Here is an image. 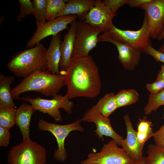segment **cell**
I'll return each instance as SVG.
<instances>
[{
	"label": "cell",
	"mask_w": 164,
	"mask_h": 164,
	"mask_svg": "<svg viewBox=\"0 0 164 164\" xmlns=\"http://www.w3.org/2000/svg\"><path fill=\"white\" fill-rule=\"evenodd\" d=\"M63 75L67 87L66 96L69 99L77 97L93 98L101 92V83L98 68L92 56L72 58Z\"/></svg>",
	"instance_id": "cell-1"
},
{
	"label": "cell",
	"mask_w": 164,
	"mask_h": 164,
	"mask_svg": "<svg viewBox=\"0 0 164 164\" xmlns=\"http://www.w3.org/2000/svg\"><path fill=\"white\" fill-rule=\"evenodd\" d=\"M64 85V77L54 74L47 70L35 72L23 78L16 86L11 89L13 99H20V95L29 91L38 92L46 97L56 95Z\"/></svg>",
	"instance_id": "cell-2"
},
{
	"label": "cell",
	"mask_w": 164,
	"mask_h": 164,
	"mask_svg": "<svg viewBox=\"0 0 164 164\" xmlns=\"http://www.w3.org/2000/svg\"><path fill=\"white\" fill-rule=\"evenodd\" d=\"M47 49L40 43L33 47L19 52L9 62L7 67L15 76L24 78L37 71L47 69Z\"/></svg>",
	"instance_id": "cell-3"
},
{
	"label": "cell",
	"mask_w": 164,
	"mask_h": 164,
	"mask_svg": "<svg viewBox=\"0 0 164 164\" xmlns=\"http://www.w3.org/2000/svg\"><path fill=\"white\" fill-rule=\"evenodd\" d=\"M142 27L136 31L121 29L113 24L104 35L119 43L129 45L141 52L144 53L148 44H151V36L146 14L144 13Z\"/></svg>",
	"instance_id": "cell-4"
},
{
	"label": "cell",
	"mask_w": 164,
	"mask_h": 164,
	"mask_svg": "<svg viewBox=\"0 0 164 164\" xmlns=\"http://www.w3.org/2000/svg\"><path fill=\"white\" fill-rule=\"evenodd\" d=\"M46 155L45 149L30 139L13 146L7 161L9 164H45Z\"/></svg>",
	"instance_id": "cell-5"
},
{
	"label": "cell",
	"mask_w": 164,
	"mask_h": 164,
	"mask_svg": "<svg viewBox=\"0 0 164 164\" xmlns=\"http://www.w3.org/2000/svg\"><path fill=\"white\" fill-rule=\"evenodd\" d=\"M81 119L73 123L64 125H59L49 122L43 119H39L38 127L40 130L48 131L55 137L58 148L55 151L53 157L56 160L64 162L67 158V154L65 147V141L70 133L73 131L81 132L84 129L80 124Z\"/></svg>",
	"instance_id": "cell-6"
},
{
	"label": "cell",
	"mask_w": 164,
	"mask_h": 164,
	"mask_svg": "<svg viewBox=\"0 0 164 164\" xmlns=\"http://www.w3.org/2000/svg\"><path fill=\"white\" fill-rule=\"evenodd\" d=\"M134 161L112 139L104 144L100 152L89 153L80 164H131Z\"/></svg>",
	"instance_id": "cell-7"
},
{
	"label": "cell",
	"mask_w": 164,
	"mask_h": 164,
	"mask_svg": "<svg viewBox=\"0 0 164 164\" xmlns=\"http://www.w3.org/2000/svg\"><path fill=\"white\" fill-rule=\"evenodd\" d=\"M31 104L36 111L48 114L57 122H61L62 118L59 109H63L68 114L72 113L73 104L66 96L57 94L51 99H44L39 96L36 98L27 97H20Z\"/></svg>",
	"instance_id": "cell-8"
},
{
	"label": "cell",
	"mask_w": 164,
	"mask_h": 164,
	"mask_svg": "<svg viewBox=\"0 0 164 164\" xmlns=\"http://www.w3.org/2000/svg\"><path fill=\"white\" fill-rule=\"evenodd\" d=\"M76 35L72 58L88 56L99 42L101 29L93 27L83 21L76 22Z\"/></svg>",
	"instance_id": "cell-9"
},
{
	"label": "cell",
	"mask_w": 164,
	"mask_h": 164,
	"mask_svg": "<svg viewBox=\"0 0 164 164\" xmlns=\"http://www.w3.org/2000/svg\"><path fill=\"white\" fill-rule=\"evenodd\" d=\"M77 16L69 15L61 16L49 21L36 25V29L26 45L27 48L33 47L44 38L56 35L60 32L68 29V25L75 21Z\"/></svg>",
	"instance_id": "cell-10"
},
{
	"label": "cell",
	"mask_w": 164,
	"mask_h": 164,
	"mask_svg": "<svg viewBox=\"0 0 164 164\" xmlns=\"http://www.w3.org/2000/svg\"><path fill=\"white\" fill-rule=\"evenodd\" d=\"M82 121L93 122L96 125L94 131L99 138L103 140L104 136L110 137L116 142L118 146H121L124 138L118 134L111 125L109 117L104 116L97 110L94 106L89 108L81 119Z\"/></svg>",
	"instance_id": "cell-11"
},
{
	"label": "cell",
	"mask_w": 164,
	"mask_h": 164,
	"mask_svg": "<svg viewBox=\"0 0 164 164\" xmlns=\"http://www.w3.org/2000/svg\"><path fill=\"white\" fill-rule=\"evenodd\" d=\"M116 15L114 14L102 1L96 0L83 21L91 26L99 29L103 32L107 31L113 24L112 20Z\"/></svg>",
	"instance_id": "cell-12"
},
{
	"label": "cell",
	"mask_w": 164,
	"mask_h": 164,
	"mask_svg": "<svg viewBox=\"0 0 164 164\" xmlns=\"http://www.w3.org/2000/svg\"><path fill=\"white\" fill-rule=\"evenodd\" d=\"M140 8L146 15L151 37L157 39L164 29V0H154Z\"/></svg>",
	"instance_id": "cell-13"
},
{
	"label": "cell",
	"mask_w": 164,
	"mask_h": 164,
	"mask_svg": "<svg viewBox=\"0 0 164 164\" xmlns=\"http://www.w3.org/2000/svg\"><path fill=\"white\" fill-rule=\"evenodd\" d=\"M98 38L100 42H109L116 46L118 53V60L125 69L133 70L138 65L141 58V52L129 45L118 42L102 33Z\"/></svg>",
	"instance_id": "cell-14"
},
{
	"label": "cell",
	"mask_w": 164,
	"mask_h": 164,
	"mask_svg": "<svg viewBox=\"0 0 164 164\" xmlns=\"http://www.w3.org/2000/svg\"><path fill=\"white\" fill-rule=\"evenodd\" d=\"M127 129V136L124 139L121 146L127 153L134 161L142 157L144 146L139 142L137 137L136 131L134 129L132 122L128 115L123 116Z\"/></svg>",
	"instance_id": "cell-15"
},
{
	"label": "cell",
	"mask_w": 164,
	"mask_h": 164,
	"mask_svg": "<svg viewBox=\"0 0 164 164\" xmlns=\"http://www.w3.org/2000/svg\"><path fill=\"white\" fill-rule=\"evenodd\" d=\"M76 35V21L70 24L63 39L60 45L61 58L59 64L60 73L66 71L71 63Z\"/></svg>",
	"instance_id": "cell-16"
},
{
	"label": "cell",
	"mask_w": 164,
	"mask_h": 164,
	"mask_svg": "<svg viewBox=\"0 0 164 164\" xmlns=\"http://www.w3.org/2000/svg\"><path fill=\"white\" fill-rule=\"evenodd\" d=\"M36 111L31 105L22 103L16 109L15 118L16 125L22 133L23 141L30 140L29 137L30 125L32 115Z\"/></svg>",
	"instance_id": "cell-17"
},
{
	"label": "cell",
	"mask_w": 164,
	"mask_h": 164,
	"mask_svg": "<svg viewBox=\"0 0 164 164\" xmlns=\"http://www.w3.org/2000/svg\"><path fill=\"white\" fill-rule=\"evenodd\" d=\"M96 0H70L57 17L75 15L80 20L83 21L90 9L94 6Z\"/></svg>",
	"instance_id": "cell-18"
},
{
	"label": "cell",
	"mask_w": 164,
	"mask_h": 164,
	"mask_svg": "<svg viewBox=\"0 0 164 164\" xmlns=\"http://www.w3.org/2000/svg\"><path fill=\"white\" fill-rule=\"evenodd\" d=\"M61 42L60 33L53 36L46 53L47 70L54 74H60L59 66L61 58Z\"/></svg>",
	"instance_id": "cell-19"
},
{
	"label": "cell",
	"mask_w": 164,
	"mask_h": 164,
	"mask_svg": "<svg viewBox=\"0 0 164 164\" xmlns=\"http://www.w3.org/2000/svg\"><path fill=\"white\" fill-rule=\"evenodd\" d=\"M14 81L13 76L0 74V107L15 108L10 88Z\"/></svg>",
	"instance_id": "cell-20"
},
{
	"label": "cell",
	"mask_w": 164,
	"mask_h": 164,
	"mask_svg": "<svg viewBox=\"0 0 164 164\" xmlns=\"http://www.w3.org/2000/svg\"><path fill=\"white\" fill-rule=\"evenodd\" d=\"M97 110L103 116H109L118 108L115 94L110 93L101 98L94 106Z\"/></svg>",
	"instance_id": "cell-21"
},
{
	"label": "cell",
	"mask_w": 164,
	"mask_h": 164,
	"mask_svg": "<svg viewBox=\"0 0 164 164\" xmlns=\"http://www.w3.org/2000/svg\"><path fill=\"white\" fill-rule=\"evenodd\" d=\"M136 131L137 137L138 141L142 146L150 138L153 137V133L152 122L147 120L145 117L138 120Z\"/></svg>",
	"instance_id": "cell-22"
},
{
	"label": "cell",
	"mask_w": 164,
	"mask_h": 164,
	"mask_svg": "<svg viewBox=\"0 0 164 164\" xmlns=\"http://www.w3.org/2000/svg\"><path fill=\"white\" fill-rule=\"evenodd\" d=\"M115 96L118 108L136 103L139 96L135 89L121 90Z\"/></svg>",
	"instance_id": "cell-23"
},
{
	"label": "cell",
	"mask_w": 164,
	"mask_h": 164,
	"mask_svg": "<svg viewBox=\"0 0 164 164\" xmlns=\"http://www.w3.org/2000/svg\"><path fill=\"white\" fill-rule=\"evenodd\" d=\"M145 164H164V148L156 145H149Z\"/></svg>",
	"instance_id": "cell-24"
},
{
	"label": "cell",
	"mask_w": 164,
	"mask_h": 164,
	"mask_svg": "<svg viewBox=\"0 0 164 164\" xmlns=\"http://www.w3.org/2000/svg\"><path fill=\"white\" fill-rule=\"evenodd\" d=\"M15 108L0 107V126L10 129L15 124Z\"/></svg>",
	"instance_id": "cell-25"
},
{
	"label": "cell",
	"mask_w": 164,
	"mask_h": 164,
	"mask_svg": "<svg viewBox=\"0 0 164 164\" xmlns=\"http://www.w3.org/2000/svg\"><path fill=\"white\" fill-rule=\"evenodd\" d=\"M162 105H164V90L156 94H150L143 110L145 114H149Z\"/></svg>",
	"instance_id": "cell-26"
},
{
	"label": "cell",
	"mask_w": 164,
	"mask_h": 164,
	"mask_svg": "<svg viewBox=\"0 0 164 164\" xmlns=\"http://www.w3.org/2000/svg\"><path fill=\"white\" fill-rule=\"evenodd\" d=\"M46 20L49 21L55 19L64 7L66 3L63 0H46Z\"/></svg>",
	"instance_id": "cell-27"
},
{
	"label": "cell",
	"mask_w": 164,
	"mask_h": 164,
	"mask_svg": "<svg viewBox=\"0 0 164 164\" xmlns=\"http://www.w3.org/2000/svg\"><path fill=\"white\" fill-rule=\"evenodd\" d=\"M33 15L36 19V25L43 23L46 20V0L32 1Z\"/></svg>",
	"instance_id": "cell-28"
},
{
	"label": "cell",
	"mask_w": 164,
	"mask_h": 164,
	"mask_svg": "<svg viewBox=\"0 0 164 164\" xmlns=\"http://www.w3.org/2000/svg\"><path fill=\"white\" fill-rule=\"evenodd\" d=\"M19 11L16 17L18 22L21 21L26 16L32 14L34 8L32 3L30 0H19Z\"/></svg>",
	"instance_id": "cell-29"
},
{
	"label": "cell",
	"mask_w": 164,
	"mask_h": 164,
	"mask_svg": "<svg viewBox=\"0 0 164 164\" xmlns=\"http://www.w3.org/2000/svg\"><path fill=\"white\" fill-rule=\"evenodd\" d=\"M129 0H104L103 3L107 6L114 14L116 15L118 9L126 4Z\"/></svg>",
	"instance_id": "cell-30"
},
{
	"label": "cell",
	"mask_w": 164,
	"mask_h": 164,
	"mask_svg": "<svg viewBox=\"0 0 164 164\" xmlns=\"http://www.w3.org/2000/svg\"><path fill=\"white\" fill-rule=\"evenodd\" d=\"M145 87L150 94H157L164 90V79L155 81L151 83H147Z\"/></svg>",
	"instance_id": "cell-31"
},
{
	"label": "cell",
	"mask_w": 164,
	"mask_h": 164,
	"mask_svg": "<svg viewBox=\"0 0 164 164\" xmlns=\"http://www.w3.org/2000/svg\"><path fill=\"white\" fill-rule=\"evenodd\" d=\"M144 53L152 56L156 61L164 63V53L155 49L152 46L151 44L148 45Z\"/></svg>",
	"instance_id": "cell-32"
},
{
	"label": "cell",
	"mask_w": 164,
	"mask_h": 164,
	"mask_svg": "<svg viewBox=\"0 0 164 164\" xmlns=\"http://www.w3.org/2000/svg\"><path fill=\"white\" fill-rule=\"evenodd\" d=\"M10 129L0 126V146H8L10 138Z\"/></svg>",
	"instance_id": "cell-33"
},
{
	"label": "cell",
	"mask_w": 164,
	"mask_h": 164,
	"mask_svg": "<svg viewBox=\"0 0 164 164\" xmlns=\"http://www.w3.org/2000/svg\"><path fill=\"white\" fill-rule=\"evenodd\" d=\"M153 137L156 145L164 148V125L154 132Z\"/></svg>",
	"instance_id": "cell-34"
},
{
	"label": "cell",
	"mask_w": 164,
	"mask_h": 164,
	"mask_svg": "<svg viewBox=\"0 0 164 164\" xmlns=\"http://www.w3.org/2000/svg\"><path fill=\"white\" fill-rule=\"evenodd\" d=\"M154 0H129L127 4L130 8L139 7L151 3Z\"/></svg>",
	"instance_id": "cell-35"
},
{
	"label": "cell",
	"mask_w": 164,
	"mask_h": 164,
	"mask_svg": "<svg viewBox=\"0 0 164 164\" xmlns=\"http://www.w3.org/2000/svg\"><path fill=\"white\" fill-rule=\"evenodd\" d=\"M164 79V65L162 64L161 69L159 71L155 81L160 80Z\"/></svg>",
	"instance_id": "cell-36"
},
{
	"label": "cell",
	"mask_w": 164,
	"mask_h": 164,
	"mask_svg": "<svg viewBox=\"0 0 164 164\" xmlns=\"http://www.w3.org/2000/svg\"><path fill=\"white\" fill-rule=\"evenodd\" d=\"M147 157L143 156L140 160L135 161L131 164H145L147 161Z\"/></svg>",
	"instance_id": "cell-37"
},
{
	"label": "cell",
	"mask_w": 164,
	"mask_h": 164,
	"mask_svg": "<svg viewBox=\"0 0 164 164\" xmlns=\"http://www.w3.org/2000/svg\"><path fill=\"white\" fill-rule=\"evenodd\" d=\"M157 39L159 41L164 39V29Z\"/></svg>",
	"instance_id": "cell-38"
},
{
	"label": "cell",
	"mask_w": 164,
	"mask_h": 164,
	"mask_svg": "<svg viewBox=\"0 0 164 164\" xmlns=\"http://www.w3.org/2000/svg\"><path fill=\"white\" fill-rule=\"evenodd\" d=\"M159 51L164 53V44H163L159 49Z\"/></svg>",
	"instance_id": "cell-39"
},
{
	"label": "cell",
	"mask_w": 164,
	"mask_h": 164,
	"mask_svg": "<svg viewBox=\"0 0 164 164\" xmlns=\"http://www.w3.org/2000/svg\"><path fill=\"white\" fill-rule=\"evenodd\" d=\"M163 118L164 119V108H163Z\"/></svg>",
	"instance_id": "cell-40"
}]
</instances>
